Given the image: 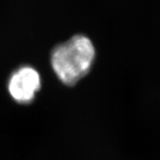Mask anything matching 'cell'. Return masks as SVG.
<instances>
[{
    "label": "cell",
    "mask_w": 160,
    "mask_h": 160,
    "mask_svg": "<svg viewBox=\"0 0 160 160\" xmlns=\"http://www.w3.org/2000/svg\"><path fill=\"white\" fill-rule=\"evenodd\" d=\"M94 56L91 41L83 35H76L54 49L51 64L63 84L72 85L89 72Z\"/></svg>",
    "instance_id": "cell-1"
},
{
    "label": "cell",
    "mask_w": 160,
    "mask_h": 160,
    "mask_svg": "<svg viewBox=\"0 0 160 160\" xmlns=\"http://www.w3.org/2000/svg\"><path fill=\"white\" fill-rule=\"evenodd\" d=\"M41 87L38 72L31 67H21L13 72L8 81V91L19 103H29Z\"/></svg>",
    "instance_id": "cell-2"
}]
</instances>
